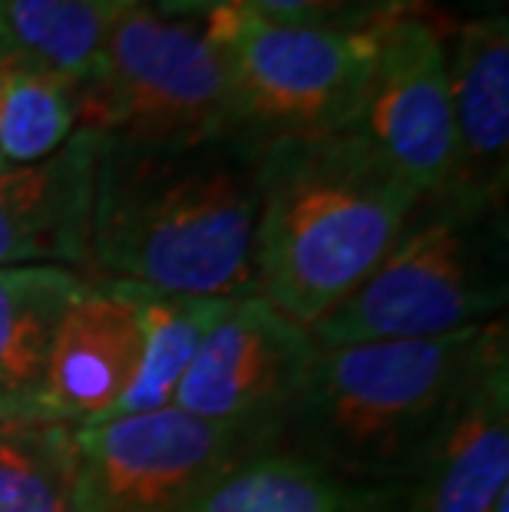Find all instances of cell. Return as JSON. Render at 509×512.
Here are the masks:
<instances>
[{
    "label": "cell",
    "instance_id": "cell-1",
    "mask_svg": "<svg viewBox=\"0 0 509 512\" xmlns=\"http://www.w3.org/2000/svg\"><path fill=\"white\" fill-rule=\"evenodd\" d=\"M262 146L245 136L136 146L100 136L90 275L186 298H255Z\"/></svg>",
    "mask_w": 509,
    "mask_h": 512
},
{
    "label": "cell",
    "instance_id": "cell-2",
    "mask_svg": "<svg viewBox=\"0 0 509 512\" xmlns=\"http://www.w3.org/2000/svg\"><path fill=\"white\" fill-rule=\"evenodd\" d=\"M417 199L351 133L262 146L258 298L311 331L381 261Z\"/></svg>",
    "mask_w": 509,
    "mask_h": 512
},
{
    "label": "cell",
    "instance_id": "cell-3",
    "mask_svg": "<svg viewBox=\"0 0 509 512\" xmlns=\"http://www.w3.org/2000/svg\"><path fill=\"white\" fill-rule=\"evenodd\" d=\"M503 337L496 318L440 337L318 347L272 446L357 483L400 486Z\"/></svg>",
    "mask_w": 509,
    "mask_h": 512
},
{
    "label": "cell",
    "instance_id": "cell-4",
    "mask_svg": "<svg viewBox=\"0 0 509 512\" xmlns=\"http://www.w3.org/2000/svg\"><path fill=\"white\" fill-rule=\"evenodd\" d=\"M506 301V202L440 185L420 192L391 248L311 337L318 347L440 337L503 318Z\"/></svg>",
    "mask_w": 509,
    "mask_h": 512
},
{
    "label": "cell",
    "instance_id": "cell-5",
    "mask_svg": "<svg viewBox=\"0 0 509 512\" xmlns=\"http://www.w3.org/2000/svg\"><path fill=\"white\" fill-rule=\"evenodd\" d=\"M73 93L80 129L116 143L196 146L245 136L229 60L205 20H169L146 4L110 20L100 60Z\"/></svg>",
    "mask_w": 509,
    "mask_h": 512
},
{
    "label": "cell",
    "instance_id": "cell-6",
    "mask_svg": "<svg viewBox=\"0 0 509 512\" xmlns=\"http://www.w3.org/2000/svg\"><path fill=\"white\" fill-rule=\"evenodd\" d=\"M377 27H288L238 7L205 17L229 60L242 133L258 146L348 129L377 60Z\"/></svg>",
    "mask_w": 509,
    "mask_h": 512
},
{
    "label": "cell",
    "instance_id": "cell-7",
    "mask_svg": "<svg viewBox=\"0 0 509 512\" xmlns=\"http://www.w3.org/2000/svg\"><path fill=\"white\" fill-rule=\"evenodd\" d=\"M242 430L166 407L77 430V512H192L245 456Z\"/></svg>",
    "mask_w": 509,
    "mask_h": 512
},
{
    "label": "cell",
    "instance_id": "cell-8",
    "mask_svg": "<svg viewBox=\"0 0 509 512\" xmlns=\"http://www.w3.org/2000/svg\"><path fill=\"white\" fill-rule=\"evenodd\" d=\"M318 344L265 298H235L182 377L172 407L272 446Z\"/></svg>",
    "mask_w": 509,
    "mask_h": 512
},
{
    "label": "cell",
    "instance_id": "cell-9",
    "mask_svg": "<svg viewBox=\"0 0 509 512\" xmlns=\"http://www.w3.org/2000/svg\"><path fill=\"white\" fill-rule=\"evenodd\" d=\"M351 133L371 146L397 176L430 192L453 172V110L447 76V37L417 14L394 17L377 27V60Z\"/></svg>",
    "mask_w": 509,
    "mask_h": 512
},
{
    "label": "cell",
    "instance_id": "cell-10",
    "mask_svg": "<svg viewBox=\"0 0 509 512\" xmlns=\"http://www.w3.org/2000/svg\"><path fill=\"white\" fill-rule=\"evenodd\" d=\"M397 512H509V334L473 370L397 486Z\"/></svg>",
    "mask_w": 509,
    "mask_h": 512
},
{
    "label": "cell",
    "instance_id": "cell-11",
    "mask_svg": "<svg viewBox=\"0 0 509 512\" xmlns=\"http://www.w3.org/2000/svg\"><path fill=\"white\" fill-rule=\"evenodd\" d=\"M139 354V285L90 278L60 324L40 420L73 430L106 420L133 384Z\"/></svg>",
    "mask_w": 509,
    "mask_h": 512
},
{
    "label": "cell",
    "instance_id": "cell-12",
    "mask_svg": "<svg viewBox=\"0 0 509 512\" xmlns=\"http://www.w3.org/2000/svg\"><path fill=\"white\" fill-rule=\"evenodd\" d=\"M100 133L77 129L40 162L0 159V268L63 265L90 275V202Z\"/></svg>",
    "mask_w": 509,
    "mask_h": 512
},
{
    "label": "cell",
    "instance_id": "cell-13",
    "mask_svg": "<svg viewBox=\"0 0 509 512\" xmlns=\"http://www.w3.org/2000/svg\"><path fill=\"white\" fill-rule=\"evenodd\" d=\"M453 172L447 185L506 202L509 179V24L483 14L457 27L447 47Z\"/></svg>",
    "mask_w": 509,
    "mask_h": 512
},
{
    "label": "cell",
    "instance_id": "cell-14",
    "mask_svg": "<svg viewBox=\"0 0 509 512\" xmlns=\"http://www.w3.org/2000/svg\"><path fill=\"white\" fill-rule=\"evenodd\" d=\"M86 281L63 265L0 268V423L40 420L53 344Z\"/></svg>",
    "mask_w": 509,
    "mask_h": 512
},
{
    "label": "cell",
    "instance_id": "cell-15",
    "mask_svg": "<svg viewBox=\"0 0 509 512\" xmlns=\"http://www.w3.org/2000/svg\"><path fill=\"white\" fill-rule=\"evenodd\" d=\"M192 512H397V486L357 483L265 446L225 473Z\"/></svg>",
    "mask_w": 509,
    "mask_h": 512
},
{
    "label": "cell",
    "instance_id": "cell-16",
    "mask_svg": "<svg viewBox=\"0 0 509 512\" xmlns=\"http://www.w3.org/2000/svg\"><path fill=\"white\" fill-rule=\"evenodd\" d=\"M229 301L222 298H186V294H159L139 285V324H143V354L133 384L110 417L156 413L172 407L176 390L186 377L192 357L202 347L205 334L215 328ZM103 423V420H100Z\"/></svg>",
    "mask_w": 509,
    "mask_h": 512
},
{
    "label": "cell",
    "instance_id": "cell-17",
    "mask_svg": "<svg viewBox=\"0 0 509 512\" xmlns=\"http://www.w3.org/2000/svg\"><path fill=\"white\" fill-rule=\"evenodd\" d=\"M96 0H0V57L80 86L110 30Z\"/></svg>",
    "mask_w": 509,
    "mask_h": 512
},
{
    "label": "cell",
    "instance_id": "cell-18",
    "mask_svg": "<svg viewBox=\"0 0 509 512\" xmlns=\"http://www.w3.org/2000/svg\"><path fill=\"white\" fill-rule=\"evenodd\" d=\"M0 512H77V430L0 423Z\"/></svg>",
    "mask_w": 509,
    "mask_h": 512
},
{
    "label": "cell",
    "instance_id": "cell-19",
    "mask_svg": "<svg viewBox=\"0 0 509 512\" xmlns=\"http://www.w3.org/2000/svg\"><path fill=\"white\" fill-rule=\"evenodd\" d=\"M80 129L77 93L50 73L7 63L0 80V159L40 162Z\"/></svg>",
    "mask_w": 509,
    "mask_h": 512
},
{
    "label": "cell",
    "instance_id": "cell-20",
    "mask_svg": "<svg viewBox=\"0 0 509 512\" xmlns=\"http://www.w3.org/2000/svg\"><path fill=\"white\" fill-rule=\"evenodd\" d=\"M420 0H238V10L288 27L371 30L394 17L417 14Z\"/></svg>",
    "mask_w": 509,
    "mask_h": 512
},
{
    "label": "cell",
    "instance_id": "cell-21",
    "mask_svg": "<svg viewBox=\"0 0 509 512\" xmlns=\"http://www.w3.org/2000/svg\"><path fill=\"white\" fill-rule=\"evenodd\" d=\"M136 4H143V0H96V7H100L103 14H110V17L123 14V10L136 7Z\"/></svg>",
    "mask_w": 509,
    "mask_h": 512
},
{
    "label": "cell",
    "instance_id": "cell-22",
    "mask_svg": "<svg viewBox=\"0 0 509 512\" xmlns=\"http://www.w3.org/2000/svg\"><path fill=\"white\" fill-rule=\"evenodd\" d=\"M483 4H490V7H496V4H500V7H503V0H483Z\"/></svg>",
    "mask_w": 509,
    "mask_h": 512
},
{
    "label": "cell",
    "instance_id": "cell-23",
    "mask_svg": "<svg viewBox=\"0 0 509 512\" xmlns=\"http://www.w3.org/2000/svg\"><path fill=\"white\" fill-rule=\"evenodd\" d=\"M4 60H7V57H4Z\"/></svg>",
    "mask_w": 509,
    "mask_h": 512
}]
</instances>
